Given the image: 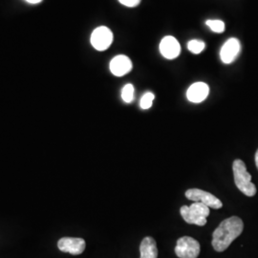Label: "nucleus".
I'll return each mask as SVG.
<instances>
[{"label": "nucleus", "instance_id": "1", "mask_svg": "<svg viewBox=\"0 0 258 258\" xmlns=\"http://www.w3.org/2000/svg\"><path fill=\"white\" fill-rule=\"evenodd\" d=\"M243 229L244 223L237 216H231L222 221L212 234L213 249L218 252L226 250L242 233Z\"/></svg>", "mask_w": 258, "mask_h": 258}, {"label": "nucleus", "instance_id": "6", "mask_svg": "<svg viewBox=\"0 0 258 258\" xmlns=\"http://www.w3.org/2000/svg\"><path fill=\"white\" fill-rule=\"evenodd\" d=\"M85 241L78 237H63L57 242V248L63 252L73 255L82 254L85 249Z\"/></svg>", "mask_w": 258, "mask_h": 258}, {"label": "nucleus", "instance_id": "5", "mask_svg": "<svg viewBox=\"0 0 258 258\" xmlns=\"http://www.w3.org/2000/svg\"><path fill=\"white\" fill-rule=\"evenodd\" d=\"M113 42V34L110 29L104 26L94 30L91 35V44L98 51H105Z\"/></svg>", "mask_w": 258, "mask_h": 258}, {"label": "nucleus", "instance_id": "10", "mask_svg": "<svg viewBox=\"0 0 258 258\" xmlns=\"http://www.w3.org/2000/svg\"><path fill=\"white\" fill-rule=\"evenodd\" d=\"M210 87L207 83H195L187 89L186 97L188 101L195 103L202 102L208 98Z\"/></svg>", "mask_w": 258, "mask_h": 258}, {"label": "nucleus", "instance_id": "4", "mask_svg": "<svg viewBox=\"0 0 258 258\" xmlns=\"http://www.w3.org/2000/svg\"><path fill=\"white\" fill-rule=\"evenodd\" d=\"M185 196L188 200H191L192 202H199L208 206L209 208H212L214 210L221 209L223 204L221 201L215 197L212 194L205 191L199 188H190L185 191Z\"/></svg>", "mask_w": 258, "mask_h": 258}, {"label": "nucleus", "instance_id": "20", "mask_svg": "<svg viewBox=\"0 0 258 258\" xmlns=\"http://www.w3.org/2000/svg\"><path fill=\"white\" fill-rule=\"evenodd\" d=\"M255 165H256V167H257L258 169V149L256 153H255Z\"/></svg>", "mask_w": 258, "mask_h": 258}, {"label": "nucleus", "instance_id": "8", "mask_svg": "<svg viewBox=\"0 0 258 258\" xmlns=\"http://www.w3.org/2000/svg\"><path fill=\"white\" fill-rule=\"evenodd\" d=\"M160 52L166 59H174L181 53L180 43L175 37L167 36L160 43Z\"/></svg>", "mask_w": 258, "mask_h": 258}, {"label": "nucleus", "instance_id": "15", "mask_svg": "<svg viewBox=\"0 0 258 258\" xmlns=\"http://www.w3.org/2000/svg\"><path fill=\"white\" fill-rule=\"evenodd\" d=\"M207 26L212 29V32L217 33V34H221L224 33L225 31V23L222 20H212V19H209L206 21Z\"/></svg>", "mask_w": 258, "mask_h": 258}, {"label": "nucleus", "instance_id": "17", "mask_svg": "<svg viewBox=\"0 0 258 258\" xmlns=\"http://www.w3.org/2000/svg\"><path fill=\"white\" fill-rule=\"evenodd\" d=\"M155 99V96L154 94L151 92L146 93L142 99H141V102H140V105L143 109H149L151 106H152V103L153 101Z\"/></svg>", "mask_w": 258, "mask_h": 258}, {"label": "nucleus", "instance_id": "12", "mask_svg": "<svg viewBox=\"0 0 258 258\" xmlns=\"http://www.w3.org/2000/svg\"><path fill=\"white\" fill-rule=\"evenodd\" d=\"M180 212H181L183 219L187 224H194L197 226H205L207 224V218H201V217L196 216L194 213L191 212V211L189 210V207H187V206H183L180 210Z\"/></svg>", "mask_w": 258, "mask_h": 258}, {"label": "nucleus", "instance_id": "16", "mask_svg": "<svg viewBox=\"0 0 258 258\" xmlns=\"http://www.w3.org/2000/svg\"><path fill=\"white\" fill-rule=\"evenodd\" d=\"M121 98L123 102L130 103L134 99V86L132 84H126L121 91Z\"/></svg>", "mask_w": 258, "mask_h": 258}, {"label": "nucleus", "instance_id": "19", "mask_svg": "<svg viewBox=\"0 0 258 258\" xmlns=\"http://www.w3.org/2000/svg\"><path fill=\"white\" fill-rule=\"evenodd\" d=\"M29 3H32V4H37L39 2H41L42 0H26Z\"/></svg>", "mask_w": 258, "mask_h": 258}, {"label": "nucleus", "instance_id": "18", "mask_svg": "<svg viewBox=\"0 0 258 258\" xmlns=\"http://www.w3.org/2000/svg\"><path fill=\"white\" fill-rule=\"evenodd\" d=\"M119 2L129 8H135L140 5L141 0H119Z\"/></svg>", "mask_w": 258, "mask_h": 258}, {"label": "nucleus", "instance_id": "11", "mask_svg": "<svg viewBox=\"0 0 258 258\" xmlns=\"http://www.w3.org/2000/svg\"><path fill=\"white\" fill-rule=\"evenodd\" d=\"M140 258H157L158 257V249L156 241L152 237L144 238L140 246Z\"/></svg>", "mask_w": 258, "mask_h": 258}, {"label": "nucleus", "instance_id": "9", "mask_svg": "<svg viewBox=\"0 0 258 258\" xmlns=\"http://www.w3.org/2000/svg\"><path fill=\"white\" fill-rule=\"evenodd\" d=\"M132 61L128 56L119 55L115 56L110 62V71L116 77H122L132 70Z\"/></svg>", "mask_w": 258, "mask_h": 258}, {"label": "nucleus", "instance_id": "14", "mask_svg": "<svg viewBox=\"0 0 258 258\" xmlns=\"http://www.w3.org/2000/svg\"><path fill=\"white\" fill-rule=\"evenodd\" d=\"M187 48L188 50L194 53L195 55H198L200 53L203 52L204 49L206 48V44L202 40L199 39H192L190 41H188L187 43Z\"/></svg>", "mask_w": 258, "mask_h": 258}, {"label": "nucleus", "instance_id": "7", "mask_svg": "<svg viewBox=\"0 0 258 258\" xmlns=\"http://www.w3.org/2000/svg\"><path fill=\"white\" fill-rule=\"evenodd\" d=\"M241 50L239 40L237 38H230L226 41L220 51L222 62L230 64L238 56Z\"/></svg>", "mask_w": 258, "mask_h": 258}, {"label": "nucleus", "instance_id": "13", "mask_svg": "<svg viewBox=\"0 0 258 258\" xmlns=\"http://www.w3.org/2000/svg\"><path fill=\"white\" fill-rule=\"evenodd\" d=\"M189 210L196 216L201 218H208V216L210 215V208L203 203L194 202L192 205L189 206Z\"/></svg>", "mask_w": 258, "mask_h": 258}, {"label": "nucleus", "instance_id": "2", "mask_svg": "<svg viewBox=\"0 0 258 258\" xmlns=\"http://www.w3.org/2000/svg\"><path fill=\"white\" fill-rule=\"evenodd\" d=\"M234 183L242 194L252 197L256 194L255 184L251 183V176L247 171L246 165L242 160H235L232 165Z\"/></svg>", "mask_w": 258, "mask_h": 258}, {"label": "nucleus", "instance_id": "3", "mask_svg": "<svg viewBox=\"0 0 258 258\" xmlns=\"http://www.w3.org/2000/svg\"><path fill=\"white\" fill-rule=\"evenodd\" d=\"M200 250L199 242L192 237L184 236L177 241L175 253L179 258H197Z\"/></svg>", "mask_w": 258, "mask_h": 258}]
</instances>
